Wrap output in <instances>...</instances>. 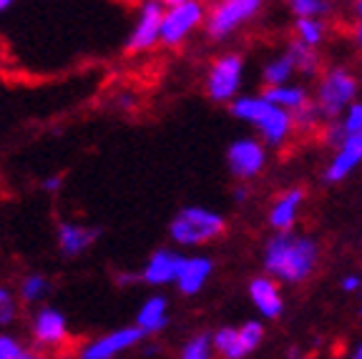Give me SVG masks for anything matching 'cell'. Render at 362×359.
Segmentation results:
<instances>
[{
	"mask_svg": "<svg viewBox=\"0 0 362 359\" xmlns=\"http://www.w3.org/2000/svg\"><path fill=\"white\" fill-rule=\"evenodd\" d=\"M320 264L317 239L297 231H274L262 252V269L284 286L305 284Z\"/></svg>",
	"mask_w": 362,
	"mask_h": 359,
	"instance_id": "1",
	"label": "cell"
},
{
	"mask_svg": "<svg viewBox=\"0 0 362 359\" xmlns=\"http://www.w3.org/2000/svg\"><path fill=\"white\" fill-rule=\"evenodd\" d=\"M229 111L237 121L255 129L257 136L269 148H282L297 134L292 113L287 108L277 106L274 101H269L264 93H239L229 103Z\"/></svg>",
	"mask_w": 362,
	"mask_h": 359,
	"instance_id": "2",
	"label": "cell"
},
{
	"mask_svg": "<svg viewBox=\"0 0 362 359\" xmlns=\"http://www.w3.org/2000/svg\"><path fill=\"white\" fill-rule=\"evenodd\" d=\"M226 231L224 213L202 204L181 206L169 221V239L179 249H204L219 242Z\"/></svg>",
	"mask_w": 362,
	"mask_h": 359,
	"instance_id": "3",
	"label": "cell"
},
{
	"mask_svg": "<svg viewBox=\"0 0 362 359\" xmlns=\"http://www.w3.org/2000/svg\"><path fill=\"white\" fill-rule=\"evenodd\" d=\"M360 98V78L345 66H332L317 76L312 101L320 108L325 121H332L345 113L352 101Z\"/></svg>",
	"mask_w": 362,
	"mask_h": 359,
	"instance_id": "4",
	"label": "cell"
},
{
	"mask_svg": "<svg viewBox=\"0 0 362 359\" xmlns=\"http://www.w3.org/2000/svg\"><path fill=\"white\" fill-rule=\"evenodd\" d=\"M28 342L35 354H58L71 342V324L58 307L38 304L28 319Z\"/></svg>",
	"mask_w": 362,
	"mask_h": 359,
	"instance_id": "5",
	"label": "cell"
},
{
	"mask_svg": "<svg viewBox=\"0 0 362 359\" xmlns=\"http://www.w3.org/2000/svg\"><path fill=\"white\" fill-rule=\"evenodd\" d=\"M264 0H219L206 11V23L204 30L211 40L221 43V40L232 38L237 30H242L257 13L262 11Z\"/></svg>",
	"mask_w": 362,
	"mask_h": 359,
	"instance_id": "6",
	"label": "cell"
},
{
	"mask_svg": "<svg viewBox=\"0 0 362 359\" xmlns=\"http://www.w3.org/2000/svg\"><path fill=\"white\" fill-rule=\"evenodd\" d=\"M244 86V58L239 53H221L214 58L204 78V90L214 103H229L242 93Z\"/></svg>",
	"mask_w": 362,
	"mask_h": 359,
	"instance_id": "7",
	"label": "cell"
},
{
	"mask_svg": "<svg viewBox=\"0 0 362 359\" xmlns=\"http://www.w3.org/2000/svg\"><path fill=\"white\" fill-rule=\"evenodd\" d=\"M206 23V8L202 0H184L176 6L164 8V23H161V45L179 48L184 45L199 28Z\"/></svg>",
	"mask_w": 362,
	"mask_h": 359,
	"instance_id": "8",
	"label": "cell"
},
{
	"mask_svg": "<svg viewBox=\"0 0 362 359\" xmlns=\"http://www.w3.org/2000/svg\"><path fill=\"white\" fill-rule=\"evenodd\" d=\"M269 146L259 136L234 139L226 148V169L237 181H252L267 169Z\"/></svg>",
	"mask_w": 362,
	"mask_h": 359,
	"instance_id": "9",
	"label": "cell"
},
{
	"mask_svg": "<svg viewBox=\"0 0 362 359\" xmlns=\"http://www.w3.org/2000/svg\"><path fill=\"white\" fill-rule=\"evenodd\" d=\"M146 334L139 324H126L119 326V329H111L101 337H93L88 342H83L78 347V357L81 359H113L121 357V354L131 352V349L144 347L146 342Z\"/></svg>",
	"mask_w": 362,
	"mask_h": 359,
	"instance_id": "10",
	"label": "cell"
},
{
	"mask_svg": "<svg viewBox=\"0 0 362 359\" xmlns=\"http://www.w3.org/2000/svg\"><path fill=\"white\" fill-rule=\"evenodd\" d=\"M161 23H164V6L158 0H144L126 38V51L146 53L161 45Z\"/></svg>",
	"mask_w": 362,
	"mask_h": 359,
	"instance_id": "11",
	"label": "cell"
},
{
	"mask_svg": "<svg viewBox=\"0 0 362 359\" xmlns=\"http://www.w3.org/2000/svg\"><path fill=\"white\" fill-rule=\"evenodd\" d=\"M187 254L179 247H158L156 252H151V257L144 261L141 266V281L153 289H164V286H174L179 279L181 264H184Z\"/></svg>",
	"mask_w": 362,
	"mask_h": 359,
	"instance_id": "12",
	"label": "cell"
},
{
	"mask_svg": "<svg viewBox=\"0 0 362 359\" xmlns=\"http://www.w3.org/2000/svg\"><path fill=\"white\" fill-rule=\"evenodd\" d=\"M282 286L274 276L264 274L259 276H252L247 286V294H249V302L252 307L259 312L262 319L272 322V319H279L284 314V294H282Z\"/></svg>",
	"mask_w": 362,
	"mask_h": 359,
	"instance_id": "13",
	"label": "cell"
},
{
	"mask_svg": "<svg viewBox=\"0 0 362 359\" xmlns=\"http://www.w3.org/2000/svg\"><path fill=\"white\" fill-rule=\"evenodd\" d=\"M362 163V134L360 136H347L339 146L332 148L329 163L325 166L322 179L327 184H339L347 176L355 174V169H360Z\"/></svg>",
	"mask_w": 362,
	"mask_h": 359,
	"instance_id": "14",
	"label": "cell"
},
{
	"mask_svg": "<svg viewBox=\"0 0 362 359\" xmlns=\"http://www.w3.org/2000/svg\"><path fill=\"white\" fill-rule=\"evenodd\" d=\"M98 236H101V231L88 224H81V221H61V224L56 226L58 252L66 259L83 257V254L98 242Z\"/></svg>",
	"mask_w": 362,
	"mask_h": 359,
	"instance_id": "15",
	"label": "cell"
},
{
	"mask_svg": "<svg viewBox=\"0 0 362 359\" xmlns=\"http://www.w3.org/2000/svg\"><path fill=\"white\" fill-rule=\"evenodd\" d=\"M302 206H305V191L297 186L284 189L267 208V224L272 226V231H292L300 221Z\"/></svg>",
	"mask_w": 362,
	"mask_h": 359,
	"instance_id": "16",
	"label": "cell"
},
{
	"mask_svg": "<svg viewBox=\"0 0 362 359\" xmlns=\"http://www.w3.org/2000/svg\"><path fill=\"white\" fill-rule=\"evenodd\" d=\"M211 274H214V259L206 254H187L174 286L184 297H197L199 292H204V286L209 284Z\"/></svg>",
	"mask_w": 362,
	"mask_h": 359,
	"instance_id": "17",
	"label": "cell"
},
{
	"mask_svg": "<svg viewBox=\"0 0 362 359\" xmlns=\"http://www.w3.org/2000/svg\"><path fill=\"white\" fill-rule=\"evenodd\" d=\"M169 299L164 294H151L144 299V304L136 312V324L141 326L146 337H156L169 326Z\"/></svg>",
	"mask_w": 362,
	"mask_h": 359,
	"instance_id": "18",
	"label": "cell"
},
{
	"mask_svg": "<svg viewBox=\"0 0 362 359\" xmlns=\"http://www.w3.org/2000/svg\"><path fill=\"white\" fill-rule=\"evenodd\" d=\"M262 93H264L269 101L277 103V106L287 108L289 113L302 111L307 103H312L310 90H307L302 83H292V81H289V83H282V86H264Z\"/></svg>",
	"mask_w": 362,
	"mask_h": 359,
	"instance_id": "19",
	"label": "cell"
},
{
	"mask_svg": "<svg viewBox=\"0 0 362 359\" xmlns=\"http://www.w3.org/2000/svg\"><path fill=\"white\" fill-rule=\"evenodd\" d=\"M284 51L289 53V58L294 61V68H297V76L302 78H317V76L322 73V61H320V48H310L305 45L302 40L292 38L287 45H284Z\"/></svg>",
	"mask_w": 362,
	"mask_h": 359,
	"instance_id": "20",
	"label": "cell"
},
{
	"mask_svg": "<svg viewBox=\"0 0 362 359\" xmlns=\"http://www.w3.org/2000/svg\"><path fill=\"white\" fill-rule=\"evenodd\" d=\"M297 76V68H294V61L289 58L287 51L277 53L264 61L262 66V86H282L289 83V81Z\"/></svg>",
	"mask_w": 362,
	"mask_h": 359,
	"instance_id": "21",
	"label": "cell"
},
{
	"mask_svg": "<svg viewBox=\"0 0 362 359\" xmlns=\"http://www.w3.org/2000/svg\"><path fill=\"white\" fill-rule=\"evenodd\" d=\"M51 294V279L40 271H30L25 274L21 281H18V299L23 304H28V307H38L48 299Z\"/></svg>",
	"mask_w": 362,
	"mask_h": 359,
	"instance_id": "22",
	"label": "cell"
},
{
	"mask_svg": "<svg viewBox=\"0 0 362 359\" xmlns=\"http://www.w3.org/2000/svg\"><path fill=\"white\" fill-rule=\"evenodd\" d=\"M211 342H214V352L224 359H244L242 339H239V326H219L211 331Z\"/></svg>",
	"mask_w": 362,
	"mask_h": 359,
	"instance_id": "23",
	"label": "cell"
},
{
	"mask_svg": "<svg viewBox=\"0 0 362 359\" xmlns=\"http://www.w3.org/2000/svg\"><path fill=\"white\" fill-rule=\"evenodd\" d=\"M294 38L310 48H320L327 38V23L325 18H294Z\"/></svg>",
	"mask_w": 362,
	"mask_h": 359,
	"instance_id": "24",
	"label": "cell"
},
{
	"mask_svg": "<svg viewBox=\"0 0 362 359\" xmlns=\"http://www.w3.org/2000/svg\"><path fill=\"white\" fill-rule=\"evenodd\" d=\"M216 352H214V342H211V331H194L179 347L181 359H209Z\"/></svg>",
	"mask_w": 362,
	"mask_h": 359,
	"instance_id": "25",
	"label": "cell"
},
{
	"mask_svg": "<svg viewBox=\"0 0 362 359\" xmlns=\"http://www.w3.org/2000/svg\"><path fill=\"white\" fill-rule=\"evenodd\" d=\"M35 357V349L30 342H23L18 334L0 329V359H30Z\"/></svg>",
	"mask_w": 362,
	"mask_h": 359,
	"instance_id": "26",
	"label": "cell"
},
{
	"mask_svg": "<svg viewBox=\"0 0 362 359\" xmlns=\"http://www.w3.org/2000/svg\"><path fill=\"white\" fill-rule=\"evenodd\" d=\"M239 339H242L244 354L252 357L264 344V324L259 319H247L244 324H239Z\"/></svg>",
	"mask_w": 362,
	"mask_h": 359,
	"instance_id": "27",
	"label": "cell"
},
{
	"mask_svg": "<svg viewBox=\"0 0 362 359\" xmlns=\"http://www.w3.org/2000/svg\"><path fill=\"white\" fill-rule=\"evenodd\" d=\"M294 18H325L332 11L329 0H287Z\"/></svg>",
	"mask_w": 362,
	"mask_h": 359,
	"instance_id": "28",
	"label": "cell"
},
{
	"mask_svg": "<svg viewBox=\"0 0 362 359\" xmlns=\"http://www.w3.org/2000/svg\"><path fill=\"white\" fill-rule=\"evenodd\" d=\"M339 124L345 129L347 136H360L362 134V98L352 101L350 106L345 108V113L339 116Z\"/></svg>",
	"mask_w": 362,
	"mask_h": 359,
	"instance_id": "29",
	"label": "cell"
},
{
	"mask_svg": "<svg viewBox=\"0 0 362 359\" xmlns=\"http://www.w3.org/2000/svg\"><path fill=\"white\" fill-rule=\"evenodd\" d=\"M16 319H18V299L0 304V329H8L11 324H16Z\"/></svg>",
	"mask_w": 362,
	"mask_h": 359,
	"instance_id": "30",
	"label": "cell"
},
{
	"mask_svg": "<svg viewBox=\"0 0 362 359\" xmlns=\"http://www.w3.org/2000/svg\"><path fill=\"white\" fill-rule=\"evenodd\" d=\"M113 101H116V108H119V111H124V113H131V111H136V108H139V95H136L134 90H121Z\"/></svg>",
	"mask_w": 362,
	"mask_h": 359,
	"instance_id": "31",
	"label": "cell"
},
{
	"mask_svg": "<svg viewBox=\"0 0 362 359\" xmlns=\"http://www.w3.org/2000/svg\"><path fill=\"white\" fill-rule=\"evenodd\" d=\"M339 289L345 294H357L362 292V276L360 274H345L339 279Z\"/></svg>",
	"mask_w": 362,
	"mask_h": 359,
	"instance_id": "32",
	"label": "cell"
},
{
	"mask_svg": "<svg viewBox=\"0 0 362 359\" xmlns=\"http://www.w3.org/2000/svg\"><path fill=\"white\" fill-rule=\"evenodd\" d=\"M61 189H63V176L61 174H51L40 181V191H45V194H58Z\"/></svg>",
	"mask_w": 362,
	"mask_h": 359,
	"instance_id": "33",
	"label": "cell"
},
{
	"mask_svg": "<svg viewBox=\"0 0 362 359\" xmlns=\"http://www.w3.org/2000/svg\"><path fill=\"white\" fill-rule=\"evenodd\" d=\"M141 281V271H119L116 274V284L119 286H134Z\"/></svg>",
	"mask_w": 362,
	"mask_h": 359,
	"instance_id": "34",
	"label": "cell"
},
{
	"mask_svg": "<svg viewBox=\"0 0 362 359\" xmlns=\"http://www.w3.org/2000/svg\"><path fill=\"white\" fill-rule=\"evenodd\" d=\"M232 196H234V201H237V204H247V201H249V196H252V191H249L247 181H239Z\"/></svg>",
	"mask_w": 362,
	"mask_h": 359,
	"instance_id": "35",
	"label": "cell"
},
{
	"mask_svg": "<svg viewBox=\"0 0 362 359\" xmlns=\"http://www.w3.org/2000/svg\"><path fill=\"white\" fill-rule=\"evenodd\" d=\"M352 40H355V45L362 51V18H357L355 30H352Z\"/></svg>",
	"mask_w": 362,
	"mask_h": 359,
	"instance_id": "36",
	"label": "cell"
},
{
	"mask_svg": "<svg viewBox=\"0 0 362 359\" xmlns=\"http://www.w3.org/2000/svg\"><path fill=\"white\" fill-rule=\"evenodd\" d=\"M13 299H16V294H13L11 289H8V286H3V284H0V304L13 302Z\"/></svg>",
	"mask_w": 362,
	"mask_h": 359,
	"instance_id": "37",
	"label": "cell"
},
{
	"mask_svg": "<svg viewBox=\"0 0 362 359\" xmlns=\"http://www.w3.org/2000/svg\"><path fill=\"white\" fill-rule=\"evenodd\" d=\"M352 13L355 18H362V0H352Z\"/></svg>",
	"mask_w": 362,
	"mask_h": 359,
	"instance_id": "38",
	"label": "cell"
},
{
	"mask_svg": "<svg viewBox=\"0 0 362 359\" xmlns=\"http://www.w3.org/2000/svg\"><path fill=\"white\" fill-rule=\"evenodd\" d=\"M350 357H352V359H362V342H357L355 347H352Z\"/></svg>",
	"mask_w": 362,
	"mask_h": 359,
	"instance_id": "39",
	"label": "cell"
},
{
	"mask_svg": "<svg viewBox=\"0 0 362 359\" xmlns=\"http://www.w3.org/2000/svg\"><path fill=\"white\" fill-rule=\"evenodd\" d=\"M13 3H16V0H0V13L11 11V8H13Z\"/></svg>",
	"mask_w": 362,
	"mask_h": 359,
	"instance_id": "40",
	"label": "cell"
},
{
	"mask_svg": "<svg viewBox=\"0 0 362 359\" xmlns=\"http://www.w3.org/2000/svg\"><path fill=\"white\" fill-rule=\"evenodd\" d=\"M164 8H169V6H176V3H184V0H158Z\"/></svg>",
	"mask_w": 362,
	"mask_h": 359,
	"instance_id": "41",
	"label": "cell"
},
{
	"mask_svg": "<svg viewBox=\"0 0 362 359\" xmlns=\"http://www.w3.org/2000/svg\"><path fill=\"white\" fill-rule=\"evenodd\" d=\"M357 317H360V319H362V304H360V309H357Z\"/></svg>",
	"mask_w": 362,
	"mask_h": 359,
	"instance_id": "42",
	"label": "cell"
},
{
	"mask_svg": "<svg viewBox=\"0 0 362 359\" xmlns=\"http://www.w3.org/2000/svg\"><path fill=\"white\" fill-rule=\"evenodd\" d=\"M357 78H360V93H362V73H360V76H357Z\"/></svg>",
	"mask_w": 362,
	"mask_h": 359,
	"instance_id": "43",
	"label": "cell"
}]
</instances>
